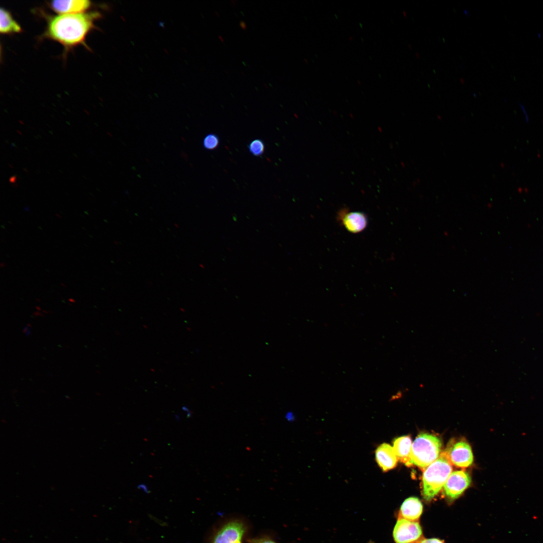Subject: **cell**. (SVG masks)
<instances>
[{
	"label": "cell",
	"mask_w": 543,
	"mask_h": 543,
	"mask_svg": "<svg viewBox=\"0 0 543 543\" xmlns=\"http://www.w3.org/2000/svg\"><path fill=\"white\" fill-rule=\"evenodd\" d=\"M102 17V14L97 11L47 16L43 37L59 43L66 51L78 45L86 47V37L96 28L95 21Z\"/></svg>",
	"instance_id": "6da1fadb"
},
{
	"label": "cell",
	"mask_w": 543,
	"mask_h": 543,
	"mask_svg": "<svg viewBox=\"0 0 543 543\" xmlns=\"http://www.w3.org/2000/svg\"><path fill=\"white\" fill-rule=\"evenodd\" d=\"M445 452L423 472L422 476V496L426 501L433 498L441 490L452 471V467Z\"/></svg>",
	"instance_id": "7a4b0ae2"
},
{
	"label": "cell",
	"mask_w": 543,
	"mask_h": 543,
	"mask_svg": "<svg viewBox=\"0 0 543 543\" xmlns=\"http://www.w3.org/2000/svg\"><path fill=\"white\" fill-rule=\"evenodd\" d=\"M441 440L428 433H421L412 444L409 460L406 465H415L425 470L440 456Z\"/></svg>",
	"instance_id": "3957f363"
},
{
	"label": "cell",
	"mask_w": 543,
	"mask_h": 543,
	"mask_svg": "<svg viewBox=\"0 0 543 543\" xmlns=\"http://www.w3.org/2000/svg\"><path fill=\"white\" fill-rule=\"evenodd\" d=\"M247 529V524L241 519H227L215 530L210 543H242Z\"/></svg>",
	"instance_id": "277c9868"
},
{
	"label": "cell",
	"mask_w": 543,
	"mask_h": 543,
	"mask_svg": "<svg viewBox=\"0 0 543 543\" xmlns=\"http://www.w3.org/2000/svg\"><path fill=\"white\" fill-rule=\"evenodd\" d=\"M422 533L418 522L400 518L394 526L393 535L396 543H413L418 540Z\"/></svg>",
	"instance_id": "5b68a950"
},
{
	"label": "cell",
	"mask_w": 543,
	"mask_h": 543,
	"mask_svg": "<svg viewBox=\"0 0 543 543\" xmlns=\"http://www.w3.org/2000/svg\"><path fill=\"white\" fill-rule=\"evenodd\" d=\"M445 453L449 462L457 467L467 468L473 463V455L471 448L469 443L465 441L449 443Z\"/></svg>",
	"instance_id": "8992f818"
},
{
	"label": "cell",
	"mask_w": 543,
	"mask_h": 543,
	"mask_svg": "<svg viewBox=\"0 0 543 543\" xmlns=\"http://www.w3.org/2000/svg\"><path fill=\"white\" fill-rule=\"evenodd\" d=\"M469 474L463 471H455L450 474L443 488L446 497L451 500L458 498L470 485Z\"/></svg>",
	"instance_id": "52a82bcc"
},
{
	"label": "cell",
	"mask_w": 543,
	"mask_h": 543,
	"mask_svg": "<svg viewBox=\"0 0 543 543\" xmlns=\"http://www.w3.org/2000/svg\"><path fill=\"white\" fill-rule=\"evenodd\" d=\"M338 220L349 232L357 233L363 231L367 227L368 218L362 212L349 211L342 209L338 214Z\"/></svg>",
	"instance_id": "ba28073f"
},
{
	"label": "cell",
	"mask_w": 543,
	"mask_h": 543,
	"mask_svg": "<svg viewBox=\"0 0 543 543\" xmlns=\"http://www.w3.org/2000/svg\"><path fill=\"white\" fill-rule=\"evenodd\" d=\"M92 5L91 2L87 0H55L49 3L53 11L61 15L85 13Z\"/></svg>",
	"instance_id": "9c48e42d"
},
{
	"label": "cell",
	"mask_w": 543,
	"mask_h": 543,
	"mask_svg": "<svg viewBox=\"0 0 543 543\" xmlns=\"http://www.w3.org/2000/svg\"><path fill=\"white\" fill-rule=\"evenodd\" d=\"M376 460L383 472L394 468L397 464L398 458L393 447L387 443L381 444L375 452Z\"/></svg>",
	"instance_id": "30bf717a"
},
{
	"label": "cell",
	"mask_w": 543,
	"mask_h": 543,
	"mask_svg": "<svg viewBox=\"0 0 543 543\" xmlns=\"http://www.w3.org/2000/svg\"><path fill=\"white\" fill-rule=\"evenodd\" d=\"M422 510L423 505L418 498L409 497L402 503L398 519L404 518L412 521L418 522Z\"/></svg>",
	"instance_id": "8fae6325"
},
{
	"label": "cell",
	"mask_w": 543,
	"mask_h": 543,
	"mask_svg": "<svg viewBox=\"0 0 543 543\" xmlns=\"http://www.w3.org/2000/svg\"><path fill=\"white\" fill-rule=\"evenodd\" d=\"M22 28L16 21L11 13L5 8L0 10V32L3 34L20 33Z\"/></svg>",
	"instance_id": "7c38bea8"
},
{
	"label": "cell",
	"mask_w": 543,
	"mask_h": 543,
	"mask_svg": "<svg viewBox=\"0 0 543 543\" xmlns=\"http://www.w3.org/2000/svg\"><path fill=\"white\" fill-rule=\"evenodd\" d=\"M412 444L409 436L398 437L393 442V448L398 460L405 465L409 460Z\"/></svg>",
	"instance_id": "4fadbf2b"
},
{
	"label": "cell",
	"mask_w": 543,
	"mask_h": 543,
	"mask_svg": "<svg viewBox=\"0 0 543 543\" xmlns=\"http://www.w3.org/2000/svg\"><path fill=\"white\" fill-rule=\"evenodd\" d=\"M249 152L255 156H260L263 154L265 150L264 142L260 139L252 140L248 145Z\"/></svg>",
	"instance_id": "5bb4252c"
},
{
	"label": "cell",
	"mask_w": 543,
	"mask_h": 543,
	"mask_svg": "<svg viewBox=\"0 0 543 543\" xmlns=\"http://www.w3.org/2000/svg\"><path fill=\"white\" fill-rule=\"evenodd\" d=\"M219 144V137L213 133H210L206 135L203 141L204 147L208 150H214L217 148Z\"/></svg>",
	"instance_id": "9a60e30c"
},
{
	"label": "cell",
	"mask_w": 543,
	"mask_h": 543,
	"mask_svg": "<svg viewBox=\"0 0 543 543\" xmlns=\"http://www.w3.org/2000/svg\"><path fill=\"white\" fill-rule=\"evenodd\" d=\"M250 543H277L273 539L267 537L263 536L252 539Z\"/></svg>",
	"instance_id": "2e32d148"
},
{
	"label": "cell",
	"mask_w": 543,
	"mask_h": 543,
	"mask_svg": "<svg viewBox=\"0 0 543 543\" xmlns=\"http://www.w3.org/2000/svg\"><path fill=\"white\" fill-rule=\"evenodd\" d=\"M419 543H444V541L438 538H433L422 539Z\"/></svg>",
	"instance_id": "e0dca14e"
},
{
	"label": "cell",
	"mask_w": 543,
	"mask_h": 543,
	"mask_svg": "<svg viewBox=\"0 0 543 543\" xmlns=\"http://www.w3.org/2000/svg\"><path fill=\"white\" fill-rule=\"evenodd\" d=\"M28 325H27L23 329V332L26 333L27 336H28L30 333V329Z\"/></svg>",
	"instance_id": "ac0fdd59"
},
{
	"label": "cell",
	"mask_w": 543,
	"mask_h": 543,
	"mask_svg": "<svg viewBox=\"0 0 543 543\" xmlns=\"http://www.w3.org/2000/svg\"><path fill=\"white\" fill-rule=\"evenodd\" d=\"M16 179V176H12L10 178V182L11 183H15Z\"/></svg>",
	"instance_id": "d6986e66"
},
{
	"label": "cell",
	"mask_w": 543,
	"mask_h": 543,
	"mask_svg": "<svg viewBox=\"0 0 543 543\" xmlns=\"http://www.w3.org/2000/svg\"><path fill=\"white\" fill-rule=\"evenodd\" d=\"M286 417L288 420L290 421L291 419H293V418H293V415L292 414H291L290 413H287L286 414Z\"/></svg>",
	"instance_id": "ffe728a7"
},
{
	"label": "cell",
	"mask_w": 543,
	"mask_h": 543,
	"mask_svg": "<svg viewBox=\"0 0 543 543\" xmlns=\"http://www.w3.org/2000/svg\"><path fill=\"white\" fill-rule=\"evenodd\" d=\"M6 263L4 262H1V263H0V266L2 268L5 267L6 266Z\"/></svg>",
	"instance_id": "44dd1931"
},
{
	"label": "cell",
	"mask_w": 543,
	"mask_h": 543,
	"mask_svg": "<svg viewBox=\"0 0 543 543\" xmlns=\"http://www.w3.org/2000/svg\"><path fill=\"white\" fill-rule=\"evenodd\" d=\"M69 301L70 302H71V303H75V300L72 298L69 299Z\"/></svg>",
	"instance_id": "7402d4cb"
},
{
	"label": "cell",
	"mask_w": 543,
	"mask_h": 543,
	"mask_svg": "<svg viewBox=\"0 0 543 543\" xmlns=\"http://www.w3.org/2000/svg\"><path fill=\"white\" fill-rule=\"evenodd\" d=\"M55 215H56V216H57V217L58 218H62L61 216H60V215H59L58 214H55Z\"/></svg>",
	"instance_id": "603a6c76"
},
{
	"label": "cell",
	"mask_w": 543,
	"mask_h": 543,
	"mask_svg": "<svg viewBox=\"0 0 543 543\" xmlns=\"http://www.w3.org/2000/svg\"><path fill=\"white\" fill-rule=\"evenodd\" d=\"M60 285H61V286H62L63 287H66V285L65 284L62 283H60Z\"/></svg>",
	"instance_id": "cb8c5ba5"
},
{
	"label": "cell",
	"mask_w": 543,
	"mask_h": 543,
	"mask_svg": "<svg viewBox=\"0 0 543 543\" xmlns=\"http://www.w3.org/2000/svg\"><path fill=\"white\" fill-rule=\"evenodd\" d=\"M36 309H38V310H40L41 309H40V307H38V306H36Z\"/></svg>",
	"instance_id": "d4e9b609"
}]
</instances>
